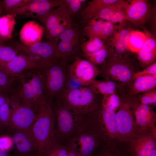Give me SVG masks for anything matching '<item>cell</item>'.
<instances>
[{"instance_id":"49","label":"cell","mask_w":156,"mask_h":156,"mask_svg":"<svg viewBox=\"0 0 156 156\" xmlns=\"http://www.w3.org/2000/svg\"><path fill=\"white\" fill-rule=\"evenodd\" d=\"M19 156H36L34 155H21Z\"/></svg>"},{"instance_id":"8","label":"cell","mask_w":156,"mask_h":156,"mask_svg":"<svg viewBox=\"0 0 156 156\" xmlns=\"http://www.w3.org/2000/svg\"><path fill=\"white\" fill-rule=\"evenodd\" d=\"M10 94L11 118L8 129L30 131L38 113L22 104L14 94Z\"/></svg>"},{"instance_id":"34","label":"cell","mask_w":156,"mask_h":156,"mask_svg":"<svg viewBox=\"0 0 156 156\" xmlns=\"http://www.w3.org/2000/svg\"><path fill=\"white\" fill-rule=\"evenodd\" d=\"M19 53L12 47L0 44V69Z\"/></svg>"},{"instance_id":"47","label":"cell","mask_w":156,"mask_h":156,"mask_svg":"<svg viewBox=\"0 0 156 156\" xmlns=\"http://www.w3.org/2000/svg\"><path fill=\"white\" fill-rule=\"evenodd\" d=\"M2 11V3L1 1L0 0V15L1 14Z\"/></svg>"},{"instance_id":"42","label":"cell","mask_w":156,"mask_h":156,"mask_svg":"<svg viewBox=\"0 0 156 156\" xmlns=\"http://www.w3.org/2000/svg\"><path fill=\"white\" fill-rule=\"evenodd\" d=\"M146 76L156 77V63H153L143 70L136 72L133 75V80L137 77Z\"/></svg>"},{"instance_id":"29","label":"cell","mask_w":156,"mask_h":156,"mask_svg":"<svg viewBox=\"0 0 156 156\" xmlns=\"http://www.w3.org/2000/svg\"><path fill=\"white\" fill-rule=\"evenodd\" d=\"M104 20L93 18L88 21L84 29V34L88 38L96 36L99 38Z\"/></svg>"},{"instance_id":"36","label":"cell","mask_w":156,"mask_h":156,"mask_svg":"<svg viewBox=\"0 0 156 156\" xmlns=\"http://www.w3.org/2000/svg\"><path fill=\"white\" fill-rule=\"evenodd\" d=\"M10 102L6 103L0 107V122L3 127L8 129L11 118Z\"/></svg>"},{"instance_id":"22","label":"cell","mask_w":156,"mask_h":156,"mask_svg":"<svg viewBox=\"0 0 156 156\" xmlns=\"http://www.w3.org/2000/svg\"><path fill=\"white\" fill-rule=\"evenodd\" d=\"M123 0H93L88 2V5L81 12L82 23L85 24L93 18L102 8L106 6L120 4Z\"/></svg>"},{"instance_id":"1","label":"cell","mask_w":156,"mask_h":156,"mask_svg":"<svg viewBox=\"0 0 156 156\" xmlns=\"http://www.w3.org/2000/svg\"><path fill=\"white\" fill-rule=\"evenodd\" d=\"M68 64L60 60L38 69L42 79L44 95L50 105L69 87Z\"/></svg>"},{"instance_id":"6","label":"cell","mask_w":156,"mask_h":156,"mask_svg":"<svg viewBox=\"0 0 156 156\" xmlns=\"http://www.w3.org/2000/svg\"><path fill=\"white\" fill-rule=\"evenodd\" d=\"M99 75L105 80H109L122 86L130 85L135 73L127 56L121 58L109 55L101 65Z\"/></svg>"},{"instance_id":"51","label":"cell","mask_w":156,"mask_h":156,"mask_svg":"<svg viewBox=\"0 0 156 156\" xmlns=\"http://www.w3.org/2000/svg\"><path fill=\"white\" fill-rule=\"evenodd\" d=\"M41 156H44V155H42Z\"/></svg>"},{"instance_id":"20","label":"cell","mask_w":156,"mask_h":156,"mask_svg":"<svg viewBox=\"0 0 156 156\" xmlns=\"http://www.w3.org/2000/svg\"><path fill=\"white\" fill-rule=\"evenodd\" d=\"M44 27L35 21H28L23 26L19 37L21 42L27 46H31L41 42Z\"/></svg>"},{"instance_id":"37","label":"cell","mask_w":156,"mask_h":156,"mask_svg":"<svg viewBox=\"0 0 156 156\" xmlns=\"http://www.w3.org/2000/svg\"><path fill=\"white\" fill-rule=\"evenodd\" d=\"M32 0H4L1 1V14H6L9 11L21 6Z\"/></svg>"},{"instance_id":"39","label":"cell","mask_w":156,"mask_h":156,"mask_svg":"<svg viewBox=\"0 0 156 156\" xmlns=\"http://www.w3.org/2000/svg\"><path fill=\"white\" fill-rule=\"evenodd\" d=\"M86 0H64L63 3L71 17L80 10L83 3Z\"/></svg>"},{"instance_id":"44","label":"cell","mask_w":156,"mask_h":156,"mask_svg":"<svg viewBox=\"0 0 156 156\" xmlns=\"http://www.w3.org/2000/svg\"><path fill=\"white\" fill-rule=\"evenodd\" d=\"M10 102L9 96L8 94L0 92V107L4 104Z\"/></svg>"},{"instance_id":"5","label":"cell","mask_w":156,"mask_h":156,"mask_svg":"<svg viewBox=\"0 0 156 156\" xmlns=\"http://www.w3.org/2000/svg\"><path fill=\"white\" fill-rule=\"evenodd\" d=\"M51 106L55 118L57 142L63 144L73 134L85 118L74 114L58 99H55Z\"/></svg>"},{"instance_id":"4","label":"cell","mask_w":156,"mask_h":156,"mask_svg":"<svg viewBox=\"0 0 156 156\" xmlns=\"http://www.w3.org/2000/svg\"><path fill=\"white\" fill-rule=\"evenodd\" d=\"M100 136L97 130L85 118L63 144L81 156H92L98 149Z\"/></svg>"},{"instance_id":"32","label":"cell","mask_w":156,"mask_h":156,"mask_svg":"<svg viewBox=\"0 0 156 156\" xmlns=\"http://www.w3.org/2000/svg\"><path fill=\"white\" fill-rule=\"evenodd\" d=\"M16 80L0 69V92L7 94L12 93Z\"/></svg>"},{"instance_id":"28","label":"cell","mask_w":156,"mask_h":156,"mask_svg":"<svg viewBox=\"0 0 156 156\" xmlns=\"http://www.w3.org/2000/svg\"><path fill=\"white\" fill-rule=\"evenodd\" d=\"M81 49L83 54L93 53L106 47L105 41L96 36L89 38L86 41H81Z\"/></svg>"},{"instance_id":"12","label":"cell","mask_w":156,"mask_h":156,"mask_svg":"<svg viewBox=\"0 0 156 156\" xmlns=\"http://www.w3.org/2000/svg\"><path fill=\"white\" fill-rule=\"evenodd\" d=\"M48 64L32 57L19 53L1 70L10 76L16 78L27 71L38 69Z\"/></svg>"},{"instance_id":"15","label":"cell","mask_w":156,"mask_h":156,"mask_svg":"<svg viewBox=\"0 0 156 156\" xmlns=\"http://www.w3.org/2000/svg\"><path fill=\"white\" fill-rule=\"evenodd\" d=\"M116 114L118 134L124 137L131 135L134 131L135 124L130 103H120Z\"/></svg>"},{"instance_id":"14","label":"cell","mask_w":156,"mask_h":156,"mask_svg":"<svg viewBox=\"0 0 156 156\" xmlns=\"http://www.w3.org/2000/svg\"><path fill=\"white\" fill-rule=\"evenodd\" d=\"M130 29L124 26L119 29L105 41L109 52V55L118 58L126 56L130 32Z\"/></svg>"},{"instance_id":"17","label":"cell","mask_w":156,"mask_h":156,"mask_svg":"<svg viewBox=\"0 0 156 156\" xmlns=\"http://www.w3.org/2000/svg\"><path fill=\"white\" fill-rule=\"evenodd\" d=\"M17 151L19 156L35 155L36 146L30 131L10 130Z\"/></svg>"},{"instance_id":"48","label":"cell","mask_w":156,"mask_h":156,"mask_svg":"<svg viewBox=\"0 0 156 156\" xmlns=\"http://www.w3.org/2000/svg\"><path fill=\"white\" fill-rule=\"evenodd\" d=\"M151 156H156V150H155Z\"/></svg>"},{"instance_id":"23","label":"cell","mask_w":156,"mask_h":156,"mask_svg":"<svg viewBox=\"0 0 156 156\" xmlns=\"http://www.w3.org/2000/svg\"><path fill=\"white\" fill-rule=\"evenodd\" d=\"M156 87V77L142 76L135 79L130 84L128 92L130 95L146 92Z\"/></svg>"},{"instance_id":"13","label":"cell","mask_w":156,"mask_h":156,"mask_svg":"<svg viewBox=\"0 0 156 156\" xmlns=\"http://www.w3.org/2000/svg\"><path fill=\"white\" fill-rule=\"evenodd\" d=\"M123 9L129 21L136 25L144 24L148 19L151 10L150 4L146 0L127 1Z\"/></svg>"},{"instance_id":"46","label":"cell","mask_w":156,"mask_h":156,"mask_svg":"<svg viewBox=\"0 0 156 156\" xmlns=\"http://www.w3.org/2000/svg\"><path fill=\"white\" fill-rule=\"evenodd\" d=\"M9 152L0 149V156H11Z\"/></svg>"},{"instance_id":"25","label":"cell","mask_w":156,"mask_h":156,"mask_svg":"<svg viewBox=\"0 0 156 156\" xmlns=\"http://www.w3.org/2000/svg\"><path fill=\"white\" fill-rule=\"evenodd\" d=\"M68 15L70 16L63 3L51 10L43 23L44 25L45 34L63 18Z\"/></svg>"},{"instance_id":"7","label":"cell","mask_w":156,"mask_h":156,"mask_svg":"<svg viewBox=\"0 0 156 156\" xmlns=\"http://www.w3.org/2000/svg\"><path fill=\"white\" fill-rule=\"evenodd\" d=\"M8 46L19 53L25 55L49 64L61 60L57 44L47 41L40 42L31 46H27L14 40H10Z\"/></svg>"},{"instance_id":"50","label":"cell","mask_w":156,"mask_h":156,"mask_svg":"<svg viewBox=\"0 0 156 156\" xmlns=\"http://www.w3.org/2000/svg\"><path fill=\"white\" fill-rule=\"evenodd\" d=\"M2 128H3L1 125V124L0 123V129H1Z\"/></svg>"},{"instance_id":"31","label":"cell","mask_w":156,"mask_h":156,"mask_svg":"<svg viewBox=\"0 0 156 156\" xmlns=\"http://www.w3.org/2000/svg\"><path fill=\"white\" fill-rule=\"evenodd\" d=\"M109 54L108 50L106 45L105 47L98 51L91 53L83 54V56L86 60L96 66L101 65L106 60Z\"/></svg>"},{"instance_id":"21","label":"cell","mask_w":156,"mask_h":156,"mask_svg":"<svg viewBox=\"0 0 156 156\" xmlns=\"http://www.w3.org/2000/svg\"><path fill=\"white\" fill-rule=\"evenodd\" d=\"M134 114L135 124L141 132L153 128L155 121V115L148 105L140 104L135 109Z\"/></svg>"},{"instance_id":"9","label":"cell","mask_w":156,"mask_h":156,"mask_svg":"<svg viewBox=\"0 0 156 156\" xmlns=\"http://www.w3.org/2000/svg\"><path fill=\"white\" fill-rule=\"evenodd\" d=\"M64 1V0H32L25 5L8 11L6 14L32 18L43 23L49 12L62 4Z\"/></svg>"},{"instance_id":"18","label":"cell","mask_w":156,"mask_h":156,"mask_svg":"<svg viewBox=\"0 0 156 156\" xmlns=\"http://www.w3.org/2000/svg\"><path fill=\"white\" fill-rule=\"evenodd\" d=\"M153 135L145 134L133 141L129 149V156H151L156 150V142Z\"/></svg>"},{"instance_id":"33","label":"cell","mask_w":156,"mask_h":156,"mask_svg":"<svg viewBox=\"0 0 156 156\" xmlns=\"http://www.w3.org/2000/svg\"><path fill=\"white\" fill-rule=\"evenodd\" d=\"M124 24H117L110 21H105L99 38L105 41L113 35Z\"/></svg>"},{"instance_id":"38","label":"cell","mask_w":156,"mask_h":156,"mask_svg":"<svg viewBox=\"0 0 156 156\" xmlns=\"http://www.w3.org/2000/svg\"><path fill=\"white\" fill-rule=\"evenodd\" d=\"M43 155L44 156H68V150L64 144L57 142Z\"/></svg>"},{"instance_id":"43","label":"cell","mask_w":156,"mask_h":156,"mask_svg":"<svg viewBox=\"0 0 156 156\" xmlns=\"http://www.w3.org/2000/svg\"><path fill=\"white\" fill-rule=\"evenodd\" d=\"M92 156H124L119 152H114L106 148L98 149Z\"/></svg>"},{"instance_id":"10","label":"cell","mask_w":156,"mask_h":156,"mask_svg":"<svg viewBox=\"0 0 156 156\" xmlns=\"http://www.w3.org/2000/svg\"><path fill=\"white\" fill-rule=\"evenodd\" d=\"M68 68L70 80L83 86L90 85L100 73L96 66L80 57L69 64Z\"/></svg>"},{"instance_id":"30","label":"cell","mask_w":156,"mask_h":156,"mask_svg":"<svg viewBox=\"0 0 156 156\" xmlns=\"http://www.w3.org/2000/svg\"><path fill=\"white\" fill-rule=\"evenodd\" d=\"M145 39L144 33L131 30L128 43V50L133 52L138 53L142 47Z\"/></svg>"},{"instance_id":"41","label":"cell","mask_w":156,"mask_h":156,"mask_svg":"<svg viewBox=\"0 0 156 156\" xmlns=\"http://www.w3.org/2000/svg\"><path fill=\"white\" fill-rule=\"evenodd\" d=\"M12 137L7 135H0V149L9 152L14 145Z\"/></svg>"},{"instance_id":"11","label":"cell","mask_w":156,"mask_h":156,"mask_svg":"<svg viewBox=\"0 0 156 156\" xmlns=\"http://www.w3.org/2000/svg\"><path fill=\"white\" fill-rule=\"evenodd\" d=\"M21 103L31 108L36 113L40 111L35 91L31 80L29 70L16 78L13 91Z\"/></svg>"},{"instance_id":"26","label":"cell","mask_w":156,"mask_h":156,"mask_svg":"<svg viewBox=\"0 0 156 156\" xmlns=\"http://www.w3.org/2000/svg\"><path fill=\"white\" fill-rule=\"evenodd\" d=\"M73 24L71 16L68 15L64 18L45 34L48 41L57 44L60 36Z\"/></svg>"},{"instance_id":"35","label":"cell","mask_w":156,"mask_h":156,"mask_svg":"<svg viewBox=\"0 0 156 156\" xmlns=\"http://www.w3.org/2000/svg\"><path fill=\"white\" fill-rule=\"evenodd\" d=\"M120 103L119 98L116 93L103 95L101 102L102 107L111 109L115 112Z\"/></svg>"},{"instance_id":"45","label":"cell","mask_w":156,"mask_h":156,"mask_svg":"<svg viewBox=\"0 0 156 156\" xmlns=\"http://www.w3.org/2000/svg\"><path fill=\"white\" fill-rule=\"evenodd\" d=\"M66 146L67 147L68 149V156H81L80 155L79 153H78L72 149L69 148Z\"/></svg>"},{"instance_id":"3","label":"cell","mask_w":156,"mask_h":156,"mask_svg":"<svg viewBox=\"0 0 156 156\" xmlns=\"http://www.w3.org/2000/svg\"><path fill=\"white\" fill-rule=\"evenodd\" d=\"M100 95L88 86L77 88L69 86L58 99L74 114L85 118L98 106L101 100Z\"/></svg>"},{"instance_id":"19","label":"cell","mask_w":156,"mask_h":156,"mask_svg":"<svg viewBox=\"0 0 156 156\" xmlns=\"http://www.w3.org/2000/svg\"><path fill=\"white\" fill-rule=\"evenodd\" d=\"M143 30L145 40L137 53L139 62L143 66H145L151 64L155 59L156 40L155 36L148 30L145 28H143Z\"/></svg>"},{"instance_id":"16","label":"cell","mask_w":156,"mask_h":156,"mask_svg":"<svg viewBox=\"0 0 156 156\" xmlns=\"http://www.w3.org/2000/svg\"><path fill=\"white\" fill-rule=\"evenodd\" d=\"M81 40L79 38L71 36L58 43L57 47L61 60L69 64L76 58L83 56Z\"/></svg>"},{"instance_id":"2","label":"cell","mask_w":156,"mask_h":156,"mask_svg":"<svg viewBox=\"0 0 156 156\" xmlns=\"http://www.w3.org/2000/svg\"><path fill=\"white\" fill-rule=\"evenodd\" d=\"M30 131L34 139L36 156L43 155L57 142L55 119L51 106L42 105Z\"/></svg>"},{"instance_id":"24","label":"cell","mask_w":156,"mask_h":156,"mask_svg":"<svg viewBox=\"0 0 156 156\" xmlns=\"http://www.w3.org/2000/svg\"><path fill=\"white\" fill-rule=\"evenodd\" d=\"M14 17L11 14L0 16V44H3L11 40L16 23Z\"/></svg>"},{"instance_id":"40","label":"cell","mask_w":156,"mask_h":156,"mask_svg":"<svg viewBox=\"0 0 156 156\" xmlns=\"http://www.w3.org/2000/svg\"><path fill=\"white\" fill-rule=\"evenodd\" d=\"M140 98L141 104L148 105L151 104L155 105L156 102V91L153 90L144 92Z\"/></svg>"},{"instance_id":"27","label":"cell","mask_w":156,"mask_h":156,"mask_svg":"<svg viewBox=\"0 0 156 156\" xmlns=\"http://www.w3.org/2000/svg\"><path fill=\"white\" fill-rule=\"evenodd\" d=\"M95 93L104 95L116 93V85L109 80H94L88 86Z\"/></svg>"}]
</instances>
